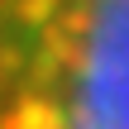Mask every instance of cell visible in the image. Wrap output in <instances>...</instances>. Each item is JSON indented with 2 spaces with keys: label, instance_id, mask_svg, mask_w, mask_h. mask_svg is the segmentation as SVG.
<instances>
[{
  "label": "cell",
  "instance_id": "1",
  "mask_svg": "<svg viewBox=\"0 0 129 129\" xmlns=\"http://www.w3.org/2000/svg\"><path fill=\"white\" fill-rule=\"evenodd\" d=\"M0 129H129V0H0Z\"/></svg>",
  "mask_w": 129,
  "mask_h": 129
}]
</instances>
